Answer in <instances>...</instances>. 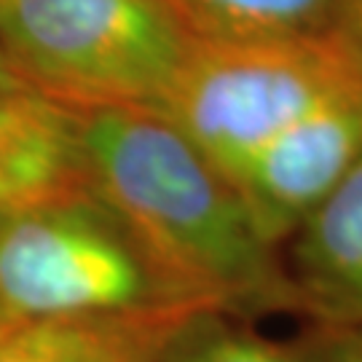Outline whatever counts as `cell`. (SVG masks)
I'll return each mask as SVG.
<instances>
[{
	"mask_svg": "<svg viewBox=\"0 0 362 362\" xmlns=\"http://www.w3.org/2000/svg\"><path fill=\"white\" fill-rule=\"evenodd\" d=\"M196 311L86 314L16 322L0 362H156L177 325Z\"/></svg>",
	"mask_w": 362,
	"mask_h": 362,
	"instance_id": "obj_8",
	"label": "cell"
},
{
	"mask_svg": "<svg viewBox=\"0 0 362 362\" xmlns=\"http://www.w3.org/2000/svg\"><path fill=\"white\" fill-rule=\"evenodd\" d=\"M188 49L164 0H0V54L16 83L73 113L156 110Z\"/></svg>",
	"mask_w": 362,
	"mask_h": 362,
	"instance_id": "obj_2",
	"label": "cell"
},
{
	"mask_svg": "<svg viewBox=\"0 0 362 362\" xmlns=\"http://www.w3.org/2000/svg\"><path fill=\"white\" fill-rule=\"evenodd\" d=\"M362 156V81L327 97L231 177L255 228L279 247Z\"/></svg>",
	"mask_w": 362,
	"mask_h": 362,
	"instance_id": "obj_5",
	"label": "cell"
},
{
	"mask_svg": "<svg viewBox=\"0 0 362 362\" xmlns=\"http://www.w3.org/2000/svg\"><path fill=\"white\" fill-rule=\"evenodd\" d=\"M0 306L13 322L204 311L177 296L91 188L0 212Z\"/></svg>",
	"mask_w": 362,
	"mask_h": 362,
	"instance_id": "obj_3",
	"label": "cell"
},
{
	"mask_svg": "<svg viewBox=\"0 0 362 362\" xmlns=\"http://www.w3.org/2000/svg\"><path fill=\"white\" fill-rule=\"evenodd\" d=\"M89 188L78 113L27 89L0 86V212Z\"/></svg>",
	"mask_w": 362,
	"mask_h": 362,
	"instance_id": "obj_7",
	"label": "cell"
},
{
	"mask_svg": "<svg viewBox=\"0 0 362 362\" xmlns=\"http://www.w3.org/2000/svg\"><path fill=\"white\" fill-rule=\"evenodd\" d=\"M185 35L209 46L336 40L341 0H164Z\"/></svg>",
	"mask_w": 362,
	"mask_h": 362,
	"instance_id": "obj_9",
	"label": "cell"
},
{
	"mask_svg": "<svg viewBox=\"0 0 362 362\" xmlns=\"http://www.w3.org/2000/svg\"><path fill=\"white\" fill-rule=\"evenodd\" d=\"M86 180L194 309L231 317L298 311L279 247L231 180L164 113H78Z\"/></svg>",
	"mask_w": 362,
	"mask_h": 362,
	"instance_id": "obj_1",
	"label": "cell"
},
{
	"mask_svg": "<svg viewBox=\"0 0 362 362\" xmlns=\"http://www.w3.org/2000/svg\"><path fill=\"white\" fill-rule=\"evenodd\" d=\"M298 314L327 330L362 327V156L287 236Z\"/></svg>",
	"mask_w": 362,
	"mask_h": 362,
	"instance_id": "obj_6",
	"label": "cell"
},
{
	"mask_svg": "<svg viewBox=\"0 0 362 362\" xmlns=\"http://www.w3.org/2000/svg\"><path fill=\"white\" fill-rule=\"evenodd\" d=\"M13 325H16V322H13L11 317H8V314H6V311H3V306H0V338L6 336V333H8V330H11Z\"/></svg>",
	"mask_w": 362,
	"mask_h": 362,
	"instance_id": "obj_14",
	"label": "cell"
},
{
	"mask_svg": "<svg viewBox=\"0 0 362 362\" xmlns=\"http://www.w3.org/2000/svg\"><path fill=\"white\" fill-rule=\"evenodd\" d=\"M362 81L336 40L194 43L158 113L231 180L276 134L327 97Z\"/></svg>",
	"mask_w": 362,
	"mask_h": 362,
	"instance_id": "obj_4",
	"label": "cell"
},
{
	"mask_svg": "<svg viewBox=\"0 0 362 362\" xmlns=\"http://www.w3.org/2000/svg\"><path fill=\"white\" fill-rule=\"evenodd\" d=\"M341 333H349V336L330 341V360L327 362H362V327L341 330Z\"/></svg>",
	"mask_w": 362,
	"mask_h": 362,
	"instance_id": "obj_12",
	"label": "cell"
},
{
	"mask_svg": "<svg viewBox=\"0 0 362 362\" xmlns=\"http://www.w3.org/2000/svg\"><path fill=\"white\" fill-rule=\"evenodd\" d=\"M336 43L362 76V0H341Z\"/></svg>",
	"mask_w": 362,
	"mask_h": 362,
	"instance_id": "obj_11",
	"label": "cell"
},
{
	"mask_svg": "<svg viewBox=\"0 0 362 362\" xmlns=\"http://www.w3.org/2000/svg\"><path fill=\"white\" fill-rule=\"evenodd\" d=\"M239 317L196 311L169 336L156 362H327L330 341H279L260 336Z\"/></svg>",
	"mask_w": 362,
	"mask_h": 362,
	"instance_id": "obj_10",
	"label": "cell"
},
{
	"mask_svg": "<svg viewBox=\"0 0 362 362\" xmlns=\"http://www.w3.org/2000/svg\"><path fill=\"white\" fill-rule=\"evenodd\" d=\"M0 86H6V89H22V86L16 83V78L11 76V70H8V65H6L3 54H0Z\"/></svg>",
	"mask_w": 362,
	"mask_h": 362,
	"instance_id": "obj_13",
	"label": "cell"
}]
</instances>
